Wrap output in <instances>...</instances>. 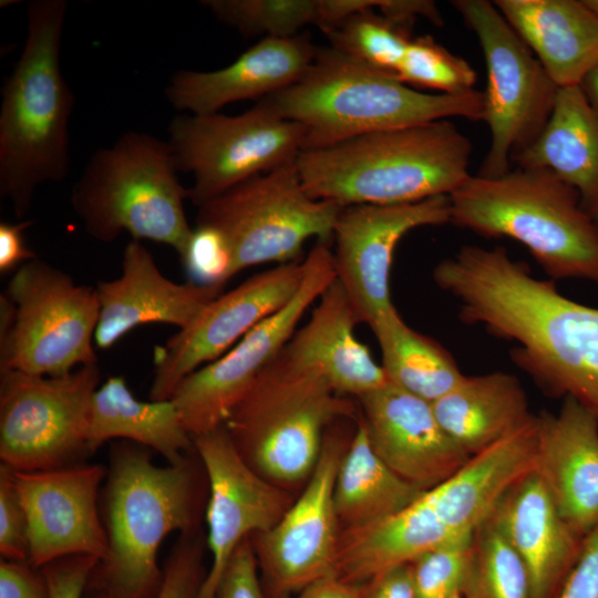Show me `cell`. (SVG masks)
I'll return each instance as SVG.
<instances>
[{"mask_svg": "<svg viewBox=\"0 0 598 598\" xmlns=\"http://www.w3.org/2000/svg\"><path fill=\"white\" fill-rule=\"evenodd\" d=\"M68 3L33 0L22 52L1 87L0 196L18 218L37 188L70 173V118L75 96L61 69Z\"/></svg>", "mask_w": 598, "mask_h": 598, "instance_id": "cell-1", "label": "cell"}, {"mask_svg": "<svg viewBox=\"0 0 598 598\" xmlns=\"http://www.w3.org/2000/svg\"><path fill=\"white\" fill-rule=\"evenodd\" d=\"M472 143L450 120L373 132L302 151L297 168L315 199L399 205L450 196L471 176Z\"/></svg>", "mask_w": 598, "mask_h": 598, "instance_id": "cell-2", "label": "cell"}, {"mask_svg": "<svg viewBox=\"0 0 598 598\" xmlns=\"http://www.w3.org/2000/svg\"><path fill=\"white\" fill-rule=\"evenodd\" d=\"M135 443L114 444L104 489L107 550L87 588L107 598H155L163 581L162 542L188 534L197 522V475L189 456L167 466L153 463Z\"/></svg>", "mask_w": 598, "mask_h": 598, "instance_id": "cell-3", "label": "cell"}, {"mask_svg": "<svg viewBox=\"0 0 598 598\" xmlns=\"http://www.w3.org/2000/svg\"><path fill=\"white\" fill-rule=\"evenodd\" d=\"M259 101L279 116L306 127L303 151L439 120L484 118L482 91L424 93L331 47L318 48L297 82Z\"/></svg>", "mask_w": 598, "mask_h": 598, "instance_id": "cell-4", "label": "cell"}, {"mask_svg": "<svg viewBox=\"0 0 598 598\" xmlns=\"http://www.w3.org/2000/svg\"><path fill=\"white\" fill-rule=\"evenodd\" d=\"M448 198L452 224L520 243L553 280L598 286V223L551 172L516 167L496 178L471 175Z\"/></svg>", "mask_w": 598, "mask_h": 598, "instance_id": "cell-5", "label": "cell"}, {"mask_svg": "<svg viewBox=\"0 0 598 598\" xmlns=\"http://www.w3.org/2000/svg\"><path fill=\"white\" fill-rule=\"evenodd\" d=\"M354 411L317 367L292 359L283 349L235 405L224 427L254 471L288 489L306 484L328 429Z\"/></svg>", "mask_w": 598, "mask_h": 598, "instance_id": "cell-6", "label": "cell"}, {"mask_svg": "<svg viewBox=\"0 0 598 598\" xmlns=\"http://www.w3.org/2000/svg\"><path fill=\"white\" fill-rule=\"evenodd\" d=\"M167 141L127 131L95 151L72 187L71 206L84 230L102 243L128 233L184 255L193 228L184 209L187 188L177 177Z\"/></svg>", "mask_w": 598, "mask_h": 598, "instance_id": "cell-7", "label": "cell"}, {"mask_svg": "<svg viewBox=\"0 0 598 598\" xmlns=\"http://www.w3.org/2000/svg\"><path fill=\"white\" fill-rule=\"evenodd\" d=\"M342 207L312 198L292 161L198 206L196 225L213 227L226 238L234 277L252 266L298 260L310 238L332 241Z\"/></svg>", "mask_w": 598, "mask_h": 598, "instance_id": "cell-8", "label": "cell"}, {"mask_svg": "<svg viewBox=\"0 0 598 598\" xmlns=\"http://www.w3.org/2000/svg\"><path fill=\"white\" fill-rule=\"evenodd\" d=\"M7 296L12 324L0 331V371L61 377L97 363L93 343L100 316L96 288L78 285L38 258L20 266Z\"/></svg>", "mask_w": 598, "mask_h": 598, "instance_id": "cell-9", "label": "cell"}, {"mask_svg": "<svg viewBox=\"0 0 598 598\" xmlns=\"http://www.w3.org/2000/svg\"><path fill=\"white\" fill-rule=\"evenodd\" d=\"M452 6L476 35L487 71L483 121L491 146L477 175L501 177L545 128L559 87L494 2L455 0Z\"/></svg>", "mask_w": 598, "mask_h": 598, "instance_id": "cell-10", "label": "cell"}, {"mask_svg": "<svg viewBox=\"0 0 598 598\" xmlns=\"http://www.w3.org/2000/svg\"><path fill=\"white\" fill-rule=\"evenodd\" d=\"M167 143L177 172L193 175L188 199L197 207L254 176L296 161L307 130L264 103L239 115L178 114Z\"/></svg>", "mask_w": 598, "mask_h": 598, "instance_id": "cell-11", "label": "cell"}, {"mask_svg": "<svg viewBox=\"0 0 598 598\" xmlns=\"http://www.w3.org/2000/svg\"><path fill=\"white\" fill-rule=\"evenodd\" d=\"M97 363L61 377L0 371V458L13 471L34 472L76 464L89 451Z\"/></svg>", "mask_w": 598, "mask_h": 598, "instance_id": "cell-12", "label": "cell"}, {"mask_svg": "<svg viewBox=\"0 0 598 598\" xmlns=\"http://www.w3.org/2000/svg\"><path fill=\"white\" fill-rule=\"evenodd\" d=\"M330 241L317 240L296 296L218 359L183 379L169 400L192 437L224 425L259 374L281 353L307 309L336 279Z\"/></svg>", "mask_w": 598, "mask_h": 598, "instance_id": "cell-13", "label": "cell"}, {"mask_svg": "<svg viewBox=\"0 0 598 598\" xmlns=\"http://www.w3.org/2000/svg\"><path fill=\"white\" fill-rule=\"evenodd\" d=\"M333 424L299 497L269 530L250 537L258 566L278 596L300 592L336 576L340 526L333 486L350 440L347 443L344 433L332 429Z\"/></svg>", "mask_w": 598, "mask_h": 598, "instance_id": "cell-14", "label": "cell"}, {"mask_svg": "<svg viewBox=\"0 0 598 598\" xmlns=\"http://www.w3.org/2000/svg\"><path fill=\"white\" fill-rule=\"evenodd\" d=\"M305 272V260L280 264L212 300L189 326L155 348L151 400H169L183 379L283 308L298 292Z\"/></svg>", "mask_w": 598, "mask_h": 598, "instance_id": "cell-15", "label": "cell"}, {"mask_svg": "<svg viewBox=\"0 0 598 598\" xmlns=\"http://www.w3.org/2000/svg\"><path fill=\"white\" fill-rule=\"evenodd\" d=\"M451 223L446 195L399 205L343 206L334 228L336 278L360 322L370 328L395 307L390 293L393 254L400 239L422 226Z\"/></svg>", "mask_w": 598, "mask_h": 598, "instance_id": "cell-16", "label": "cell"}, {"mask_svg": "<svg viewBox=\"0 0 598 598\" xmlns=\"http://www.w3.org/2000/svg\"><path fill=\"white\" fill-rule=\"evenodd\" d=\"M206 473L207 545L212 555L198 598H216L221 576L237 547L269 530L292 504L285 489L254 471L234 446L224 425L193 437Z\"/></svg>", "mask_w": 598, "mask_h": 598, "instance_id": "cell-17", "label": "cell"}, {"mask_svg": "<svg viewBox=\"0 0 598 598\" xmlns=\"http://www.w3.org/2000/svg\"><path fill=\"white\" fill-rule=\"evenodd\" d=\"M104 477L106 471L97 464L13 471L28 517V561L33 567L68 556L89 555L99 560L105 556L107 537L97 507Z\"/></svg>", "mask_w": 598, "mask_h": 598, "instance_id": "cell-18", "label": "cell"}, {"mask_svg": "<svg viewBox=\"0 0 598 598\" xmlns=\"http://www.w3.org/2000/svg\"><path fill=\"white\" fill-rule=\"evenodd\" d=\"M359 400L374 452L420 489L437 486L468 460L441 426L432 403L390 382Z\"/></svg>", "mask_w": 598, "mask_h": 598, "instance_id": "cell-19", "label": "cell"}, {"mask_svg": "<svg viewBox=\"0 0 598 598\" xmlns=\"http://www.w3.org/2000/svg\"><path fill=\"white\" fill-rule=\"evenodd\" d=\"M100 316L94 344L110 349L134 328L148 323L189 326L202 310L223 293V288L193 281L177 283L158 269L150 250L130 241L122 260V274L96 286Z\"/></svg>", "mask_w": 598, "mask_h": 598, "instance_id": "cell-20", "label": "cell"}, {"mask_svg": "<svg viewBox=\"0 0 598 598\" xmlns=\"http://www.w3.org/2000/svg\"><path fill=\"white\" fill-rule=\"evenodd\" d=\"M317 50L307 34L266 37L223 69L174 73L165 95L178 111L196 115L218 113L227 104L261 100L290 86L308 70Z\"/></svg>", "mask_w": 598, "mask_h": 598, "instance_id": "cell-21", "label": "cell"}, {"mask_svg": "<svg viewBox=\"0 0 598 598\" xmlns=\"http://www.w3.org/2000/svg\"><path fill=\"white\" fill-rule=\"evenodd\" d=\"M535 472L568 526L585 537L598 525V419L575 399L537 415Z\"/></svg>", "mask_w": 598, "mask_h": 598, "instance_id": "cell-22", "label": "cell"}, {"mask_svg": "<svg viewBox=\"0 0 598 598\" xmlns=\"http://www.w3.org/2000/svg\"><path fill=\"white\" fill-rule=\"evenodd\" d=\"M523 559L532 598H556L584 538L564 520L535 470L517 482L489 516Z\"/></svg>", "mask_w": 598, "mask_h": 598, "instance_id": "cell-23", "label": "cell"}, {"mask_svg": "<svg viewBox=\"0 0 598 598\" xmlns=\"http://www.w3.org/2000/svg\"><path fill=\"white\" fill-rule=\"evenodd\" d=\"M537 415L472 455L447 480L425 492L439 517L456 536L474 534L504 495L535 470Z\"/></svg>", "mask_w": 598, "mask_h": 598, "instance_id": "cell-24", "label": "cell"}, {"mask_svg": "<svg viewBox=\"0 0 598 598\" xmlns=\"http://www.w3.org/2000/svg\"><path fill=\"white\" fill-rule=\"evenodd\" d=\"M558 87L580 85L598 60V17L584 0H496Z\"/></svg>", "mask_w": 598, "mask_h": 598, "instance_id": "cell-25", "label": "cell"}, {"mask_svg": "<svg viewBox=\"0 0 598 598\" xmlns=\"http://www.w3.org/2000/svg\"><path fill=\"white\" fill-rule=\"evenodd\" d=\"M358 322L352 305L336 278L285 351L303 364L317 367L339 394L359 399L388 383V379L368 348L355 338Z\"/></svg>", "mask_w": 598, "mask_h": 598, "instance_id": "cell-26", "label": "cell"}, {"mask_svg": "<svg viewBox=\"0 0 598 598\" xmlns=\"http://www.w3.org/2000/svg\"><path fill=\"white\" fill-rule=\"evenodd\" d=\"M512 163L555 174L598 223V109L580 85L559 87L545 128Z\"/></svg>", "mask_w": 598, "mask_h": 598, "instance_id": "cell-27", "label": "cell"}, {"mask_svg": "<svg viewBox=\"0 0 598 598\" xmlns=\"http://www.w3.org/2000/svg\"><path fill=\"white\" fill-rule=\"evenodd\" d=\"M425 492L412 504L388 517L340 532L336 576L360 586L461 537L453 534L439 517Z\"/></svg>", "mask_w": 598, "mask_h": 598, "instance_id": "cell-28", "label": "cell"}, {"mask_svg": "<svg viewBox=\"0 0 598 598\" xmlns=\"http://www.w3.org/2000/svg\"><path fill=\"white\" fill-rule=\"evenodd\" d=\"M432 406L446 434L470 456L509 434L533 415L518 379L499 371L465 375Z\"/></svg>", "mask_w": 598, "mask_h": 598, "instance_id": "cell-29", "label": "cell"}, {"mask_svg": "<svg viewBox=\"0 0 598 598\" xmlns=\"http://www.w3.org/2000/svg\"><path fill=\"white\" fill-rule=\"evenodd\" d=\"M120 439L152 448L169 464L195 451L172 400H137L125 379L110 377L94 392L89 414L87 446L94 452L110 440Z\"/></svg>", "mask_w": 598, "mask_h": 598, "instance_id": "cell-30", "label": "cell"}, {"mask_svg": "<svg viewBox=\"0 0 598 598\" xmlns=\"http://www.w3.org/2000/svg\"><path fill=\"white\" fill-rule=\"evenodd\" d=\"M423 493L380 458L359 417L333 486L340 532L360 528L388 517L412 504Z\"/></svg>", "mask_w": 598, "mask_h": 598, "instance_id": "cell-31", "label": "cell"}, {"mask_svg": "<svg viewBox=\"0 0 598 598\" xmlns=\"http://www.w3.org/2000/svg\"><path fill=\"white\" fill-rule=\"evenodd\" d=\"M388 382L430 403L452 391L465 375L452 354L410 328L394 308L371 327Z\"/></svg>", "mask_w": 598, "mask_h": 598, "instance_id": "cell-32", "label": "cell"}, {"mask_svg": "<svg viewBox=\"0 0 598 598\" xmlns=\"http://www.w3.org/2000/svg\"><path fill=\"white\" fill-rule=\"evenodd\" d=\"M221 23L244 37L291 38L312 24L323 33L355 11L353 0H203Z\"/></svg>", "mask_w": 598, "mask_h": 598, "instance_id": "cell-33", "label": "cell"}, {"mask_svg": "<svg viewBox=\"0 0 598 598\" xmlns=\"http://www.w3.org/2000/svg\"><path fill=\"white\" fill-rule=\"evenodd\" d=\"M413 24L377 12L373 6L349 16L324 34L334 50L396 79L413 39Z\"/></svg>", "mask_w": 598, "mask_h": 598, "instance_id": "cell-34", "label": "cell"}, {"mask_svg": "<svg viewBox=\"0 0 598 598\" xmlns=\"http://www.w3.org/2000/svg\"><path fill=\"white\" fill-rule=\"evenodd\" d=\"M473 565L465 597L532 598L527 568L488 517L474 533Z\"/></svg>", "mask_w": 598, "mask_h": 598, "instance_id": "cell-35", "label": "cell"}, {"mask_svg": "<svg viewBox=\"0 0 598 598\" xmlns=\"http://www.w3.org/2000/svg\"><path fill=\"white\" fill-rule=\"evenodd\" d=\"M396 79L409 86L458 94L473 90L476 73L467 61L450 52L433 37L422 35L410 42Z\"/></svg>", "mask_w": 598, "mask_h": 598, "instance_id": "cell-36", "label": "cell"}, {"mask_svg": "<svg viewBox=\"0 0 598 598\" xmlns=\"http://www.w3.org/2000/svg\"><path fill=\"white\" fill-rule=\"evenodd\" d=\"M473 537H457L410 564L416 598L465 597L473 565Z\"/></svg>", "mask_w": 598, "mask_h": 598, "instance_id": "cell-37", "label": "cell"}, {"mask_svg": "<svg viewBox=\"0 0 598 598\" xmlns=\"http://www.w3.org/2000/svg\"><path fill=\"white\" fill-rule=\"evenodd\" d=\"M181 260L190 281L207 287L224 288L231 275V251L217 229L196 225Z\"/></svg>", "mask_w": 598, "mask_h": 598, "instance_id": "cell-38", "label": "cell"}, {"mask_svg": "<svg viewBox=\"0 0 598 598\" xmlns=\"http://www.w3.org/2000/svg\"><path fill=\"white\" fill-rule=\"evenodd\" d=\"M203 547L193 533L182 534L163 568V581L155 598H198L206 577ZM91 598H107L93 594Z\"/></svg>", "mask_w": 598, "mask_h": 598, "instance_id": "cell-39", "label": "cell"}, {"mask_svg": "<svg viewBox=\"0 0 598 598\" xmlns=\"http://www.w3.org/2000/svg\"><path fill=\"white\" fill-rule=\"evenodd\" d=\"M29 524L13 471L0 465V553L1 558L29 560Z\"/></svg>", "mask_w": 598, "mask_h": 598, "instance_id": "cell-40", "label": "cell"}, {"mask_svg": "<svg viewBox=\"0 0 598 598\" xmlns=\"http://www.w3.org/2000/svg\"><path fill=\"white\" fill-rule=\"evenodd\" d=\"M216 598H267L250 537L233 554L221 576Z\"/></svg>", "mask_w": 598, "mask_h": 598, "instance_id": "cell-41", "label": "cell"}, {"mask_svg": "<svg viewBox=\"0 0 598 598\" xmlns=\"http://www.w3.org/2000/svg\"><path fill=\"white\" fill-rule=\"evenodd\" d=\"M99 558L89 555L68 556L41 569L50 598H83Z\"/></svg>", "mask_w": 598, "mask_h": 598, "instance_id": "cell-42", "label": "cell"}, {"mask_svg": "<svg viewBox=\"0 0 598 598\" xmlns=\"http://www.w3.org/2000/svg\"><path fill=\"white\" fill-rule=\"evenodd\" d=\"M556 598H598V525L584 537L579 556Z\"/></svg>", "mask_w": 598, "mask_h": 598, "instance_id": "cell-43", "label": "cell"}, {"mask_svg": "<svg viewBox=\"0 0 598 598\" xmlns=\"http://www.w3.org/2000/svg\"><path fill=\"white\" fill-rule=\"evenodd\" d=\"M0 598H50L41 569L29 561L1 558Z\"/></svg>", "mask_w": 598, "mask_h": 598, "instance_id": "cell-44", "label": "cell"}, {"mask_svg": "<svg viewBox=\"0 0 598 598\" xmlns=\"http://www.w3.org/2000/svg\"><path fill=\"white\" fill-rule=\"evenodd\" d=\"M33 224L23 220L17 224L0 223V272L18 269L29 260L35 259V254L27 246L24 230Z\"/></svg>", "mask_w": 598, "mask_h": 598, "instance_id": "cell-45", "label": "cell"}, {"mask_svg": "<svg viewBox=\"0 0 598 598\" xmlns=\"http://www.w3.org/2000/svg\"><path fill=\"white\" fill-rule=\"evenodd\" d=\"M361 598H416L411 565L392 568L364 582Z\"/></svg>", "mask_w": 598, "mask_h": 598, "instance_id": "cell-46", "label": "cell"}, {"mask_svg": "<svg viewBox=\"0 0 598 598\" xmlns=\"http://www.w3.org/2000/svg\"><path fill=\"white\" fill-rule=\"evenodd\" d=\"M375 9L386 17L409 22H415L417 17H423L436 25L443 24L436 4L429 0H377Z\"/></svg>", "mask_w": 598, "mask_h": 598, "instance_id": "cell-47", "label": "cell"}, {"mask_svg": "<svg viewBox=\"0 0 598 598\" xmlns=\"http://www.w3.org/2000/svg\"><path fill=\"white\" fill-rule=\"evenodd\" d=\"M298 598H361V585L329 576L301 590Z\"/></svg>", "mask_w": 598, "mask_h": 598, "instance_id": "cell-48", "label": "cell"}, {"mask_svg": "<svg viewBox=\"0 0 598 598\" xmlns=\"http://www.w3.org/2000/svg\"><path fill=\"white\" fill-rule=\"evenodd\" d=\"M586 96L598 109V60L580 84Z\"/></svg>", "mask_w": 598, "mask_h": 598, "instance_id": "cell-49", "label": "cell"}, {"mask_svg": "<svg viewBox=\"0 0 598 598\" xmlns=\"http://www.w3.org/2000/svg\"><path fill=\"white\" fill-rule=\"evenodd\" d=\"M584 2L598 17V0H584Z\"/></svg>", "mask_w": 598, "mask_h": 598, "instance_id": "cell-50", "label": "cell"}, {"mask_svg": "<svg viewBox=\"0 0 598 598\" xmlns=\"http://www.w3.org/2000/svg\"><path fill=\"white\" fill-rule=\"evenodd\" d=\"M464 598H468V597H464Z\"/></svg>", "mask_w": 598, "mask_h": 598, "instance_id": "cell-51", "label": "cell"}]
</instances>
